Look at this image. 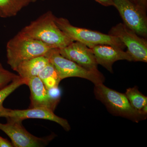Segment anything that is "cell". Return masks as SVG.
Masks as SVG:
<instances>
[{
  "mask_svg": "<svg viewBox=\"0 0 147 147\" xmlns=\"http://www.w3.org/2000/svg\"><path fill=\"white\" fill-rule=\"evenodd\" d=\"M53 12L49 11L32 21L20 32L26 36L41 41L53 48L61 49L74 41L58 27Z\"/></svg>",
  "mask_w": 147,
  "mask_h": 147,
  "instance_id": "6da1fadb",
  "label": "cell"
},
{
  "mask_svg": "<svg viewBox=\"0 0 147 147\" xmlns=\"http://www.w3.org/2000/svg\"><path fill=\"white\" fill-rule=\"evenodd\" d=\"M94 92L96 99L102 102L114 115L137 123L147 118V114L132 107L125 94L106 87L103 83L94 85Z\"/></svg>",
  "mask_w": 147,
  "mask_h": 147,
  "instance_id": "7a4b0ae2",
  "label": "cell"
},
{
  "mask_svg": "<svg viewBox=\"0 0 147 147\" xmlns=\"http://www.w3.org/2000/svg\"><path fill=\"white\" fill-rule=\"evenodd\" d=\"M52 48L43 42L28 37L19 32L7 44V63L14 71L21 62L45 56Z\"/></svg>",
  "mask_w": 147,
  "mask_h": 147,
  "instance_id": "3957f363",
  "label": "cell"
},
{
  "mask_svg": "<svg viewBox=\"0 0 147 147\" xmlns=\"http://www.w3.org/2000/svg\"><path fill=\"white\" fill-rule=\"evenodd\" d=\"M58 27L74 41H78L91 48L98 45H108L124 50L125 46L117 37L100 32L74 26L67 18L55 16Z\"/></svg>",
  "mask_w": 147,
  "mask_h": 147,
  "instance_id": "277c9868",
  "label": "cell"
},
{
  "mask_svg": "<svg viewBox=\"0 0 147 147\" xmlns=\"http://www.w3.org/2000/svg\"><path fill=\"white\" fill-rule=\"evenodd\" d=\"M57 69L61 80L69 77H79L90 81L94 85L103 83L105 77L100 72L88 70L61 55L58 48H52L45 55Z\"/></svg>",
  "mask_w": 147,
  "mask_h": 147,
  "instance_id": "5b68a950",
  "label": "cell"
},
{
  "mask_svg": "<svg viewBox=\"0 0 147 147\" xmlns=\"http://www.w3.org/2000/svg\"><path fill=\"white\" fill-rule=\"evenodd\" d=\"M123 24L142 37L147 36L146 9L130 0H113Z\"/></svg>",
  "mask_w": 147,
  "mask_h": 147,
  "instance_id": "8992f818",
  "label": "cell"
},
{
  "mask_svg": "<svg viewBox=\"0 0 147 147\" xmlns=\"http://www.w3.org/2000/svg\"><path fill=\"white\" fill-rule=\"evenodd\" d=\"M108 34L117 37L127 48L132 61L147 62V41L123 23L112 27Z\"/></svg>",
  "mask_w": 147,
  "mask_h": 147,
  "instance_id": "52a82bcc",
  "label": "cell"
},
{
  "mask_svg": "<svg viewBox=\"0 0 147 147\" xmlns=\"http://www.w3.org/2000/svg\"><path fill=\"white\" fill-rule=\"evenodd\" d=\"M6 123H0V130L9 137L14 147H42L47 146L53 137L39 138L28 132L22 125V121L7 118Z\"/></svg>",
  "mask_w": 147,
  "mask_h": 147,
  "instance_id": "ba28073f",
  "label": "cell"
},
{
  "mask_svg": "<svg viewBox=\"0 0 147 147\" xmlns=\"http://www.w3.org/2000/svg\"><path fill=\"white\" fill-rule=\"evenodd\" d=\"M1 117L9 118L23 121L29 119L48 120L57 123L62 127L66 131L71 129L68 121L56 115L54 111L46 108H29L26 110H11L4 108L1 114Z\"/></svg>",
  "mask_w": 147,
  "mask_h": 147,
  "instance_id": "9c48e42d",
  "label": "cell"
},
{
  "mask_svg": "<svg viewBox=\"0 0 147 147\" xmlns=\"http://www.w3.org/2000/svg\"><path fill=\"white\" fill-rule=\"evenodd\" d=\"M65 58L73 61L90 71L100 72L98 63L91 48L78 41H73L66 47L59 49Z\"/></svg>",
  "mask_w": 147,
  "mask_h": 147,
  "instance_id": "30bf717a",
  "label": "cell"
},
{
  "mask_svg": "<svg viewBox=\"0 0 147 147\" xmlns=\"http://www.w3.org/2000/svg\"><path fill=\"white\" fill-rule=\"evenodd\" d=\"M98 64L105 67L113 73V66L115 62L120 60L132 61L131 56L127 51L119 47L108 45H98L91 48Z\"/></svg>",
  "mask_w": 147,
  "mask_h": 147,
  "instance_id": "8fae6325",
  "label": "cell"
},
{
  "mask_svg": "<svg viewBox=\"0 0 147 147\" xmlns=\"http://www.w3.org/2000/svg\"><path fill=\"white\" fill-rule=\"evenodd\" d=\"M26 85L30 92V108H44L54 111L59 101L50 97L48 90L38 76L27 79Z\"/></svg>",
  "mask_w": 147,
  "mask_h": 147,
  "instance_id": "7c38bea8",
  "label": "cell"
},
{
  "mask_svg": "<svg viewBox=\"0 0 147 147\" xmlns=\"http://www.w3.org/2000/svg\"><path fill=\"white\" fill-rule=\"evenodd\" d=\"M50 63L45 56L36 57L20 63L14 71L23 78H31L38 76L40 71Z\"/></svg>",
  "mask_w": 147,
  "mask_h": 147,
  "instance_id": "4fadbf2b",
  "label": "cell"
},
{
  "mask_svg": "<svg viewBox=\"0 0 147 147\" xmlns=\"http://www.w3.org/2000/svg\"><path fill=\"white\" fill-rule=\"evenodd\" d=\"M31 3L30 0H0V17L7 18L16 16Z\"/></svg>",
  "mask_w": 147,
  "mask_h": 147,
  "instance_id": "5bb4252c",
  "label": "cell"
},
{
  "mask_svg": "<svg viewBox=\"0 0 147 147\" xmlns=\"http://www.w3.org/2000/svg\"><path fill=\"white\" fill-rule=\"evenodd\" d=\"M38 76L48 90L58 87L61 81L57 69L50 62L40 71Z\"/></svg>",
  "mask_w": 147,
  "mask_h": 147,
  "instance_id": "9a60e30c",
  "label": "cell"
},
{
  "mask_svg": "<svg viewBox=\"0 0 147 147\" xmlns=\"http://www.w3.org/2000/svg\"><path fill=\"white\" fill-rule=\"evenodd\" d=\"M125 94L132 107L136 110L141 111L142 108L147 104V96L139 91L137 86L128 88Z\"/></svg>",
  "mask_w": 147,
  "mask_h": 147,
  "instance_id": "2e32d148",
  "label": "cell"
},
{
  "mask_svg": "<svg viewBox=\"0 0 147 147\" xmlns=\"http://www.w3.org/2000/svg\"><path fill=\"white\" fill-rule=\"evenodd\" d=\"M27 80L26 78H22L19 76L8 85L0 89V117L4 108L3 104L5 100L16 89L22 85H26Z\"/></svg>",
  "mask_w": 147,
  "mask_h": 147,
  "instance_id": "e0dca14e",
  "label": "cell"
},
{
  "mask_svg": "<svg viewBox=\"0 0 147 147\" xmlns=\"http://www.w3.org/2000/svg\"><path fill=\"white\" fill-rule=\"evenodd\" d=\"M19 76V75L4 68L0 63V89L8 85Z\"/></svg>",
  "mask_w": 147,
  "mask_h": 147,
  "instance_id": "ac0fdd59",
  "label": "cell"
},
{
  "mask_svg": "<svg viewBox=\"0 0 147 147\" xmlns=\"http://www.w3.org/2000/svg\"><path fill=\"white\" fill-rule=\"evenodd\" d=\"M48 92L50 97L52 98L59 101L61 97V92L58 87L48 90Z\"/></svg>",
  "mask_w": 147,
  "mask_h": 147,
  "instance_id": "d6986e66",
  "label": "cell"
},
{
  "mask_svg": "<svg viewBox=\"0 0 147 147\" xmlns=\"http://www.w3.org/2000/svg\"><path fill=\"white\" fill-rule=\"evenodd\" d=\"M11 142L0 136V147H13Z\"/></svg>",
  "mask_w": 147,
  "mask_h": 147,
  "instance_id": "ffe728a7",
  "label": "cell"
},
{
  "mask_svg": "<svg viewBox=\"0 0 147 147\" xmlns=\"http://www.w3.org/2000/svg\"><path fill=\"white\" fill-rule=\"evenodd\" d=\"M101 5L105 7L113 5V0H95Z\"/></svg>",
  "mask_w": 147,
  "mask_h": 147,
  "instance_id": "44dd1931",
  "label": "cell"
},
{
  "mask_svg": "<svg viewBox=\"0 0 147 147\" xmlns=\"http://www.w3.org/2000/svg\"><path fill=\"white\" fill-rule=\"evenodd\" d=\"M139 5L144 8L147 9V0H139Z\"/></svg>",
  "mask_w": 147,
  "mask_h": 147,
  "instance_id": "7402d4cb",
  "label": "cell"
},
{
  "mask_svg": "<svg viewBox=\"0 0 147 147\" xmlns=\"http://www.w3.org/2000/svg\"><path fill=\"white\" fill-rule=\"evenodd\" d=\"M130 1H131L133 3L139 5V0H130Z\"/></svg>",
  "mask_w": 147,
  "mask_h": 147,
  "instance_id": "603a6c76",
  "label": "cell"
},
{
  "mask_svg": "<svg viewBox=\"0 0 147 147\" xmlns=\"http://www.w3.org/2000/svg\"><path fill=\"white\" fill-rule=\"evenodd\" d=\"M31 1L32 3L35 2L37 0H30Z\"/></svg>",
  "mask_w": 147,
  "mask_h": 147,
  "instance_id": "cb8c5ba5",
  "label": "cell"
},
{
  "mask_svg": "<svg viewBox=\"0 0 147 147\" xmlns=\"http://www.w3.org/2000/svg\"><path fill=\"white\" fill-rule=\"evenodd\" d=\"M42 1H44V0H42Z\"/></svg>",
  "mask_w": 147,
  "mask_h": 147,
  "instance_id": "d4e9b609",
  "label": "cell"
}]
</instances>
